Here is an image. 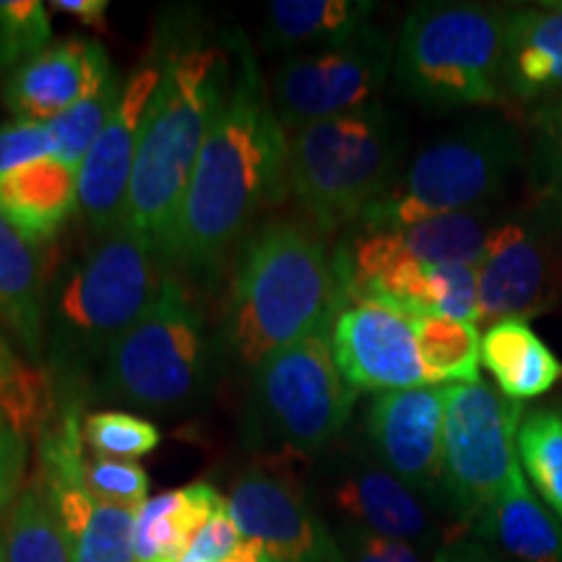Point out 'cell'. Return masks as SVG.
Wrapping results in <instances>:
<instances>
[{
	"instance_id": "1",
	"label": "cell",
	"mask_w": 562,
	"mask_h": 562,
	"mask_svg": "<svg viewBox=\"0 0 562 562\" xmlns=\"http://www.w3.org/2000/svg\"><path fill=\"white\" fill-rule=\"evenodd\" d=\"M290 191V138L266 91L261 66L243 40L240 68L224 102L182 203L172 261L203 271L220 263L258 211Z\"/></svg>"
},
{
	"instance_id": "2",
	"label": "cell",
	"mask_w": 562,
	"mask_h": 562,
	"mask_svg": "<svg viewBox=\"0 0 562 562\" xmlns=\"http://www.w3.org/2000/svg\"><path fill=\"white\" fill-rule=\"evenodd\" d=\"M229 60L216 47L191 45L167 55L138 133L121 227L172 261L182 203L211 125L232 87Z\"/></svg>"
},
{
	"instance_id": "3",
	"label": "cell",
	"mask_w": 562,
	"mask_h": 562,
	"mask_svg": "<svg viewBox=\"0 0 562 562\" xmlns=\"http://www.w3.org/2000/svg\"><path fill=\"white\" fill-rule=\"evenodd\" d=\"M336 313L334 256L302 222H269L245 243L232 279L227 336L243 368L256 372Z\"/></svg>"
},
{
	"instance_id": "4",
	"label": "cell",
	"mask_w": 562,
	"mask_h": 562,
	"mask_svg": "<svg viewBox=\"0 0 562 562\" xmlns=\"http://www.w3.org/2000/svg\"><path fill=\"white\" fill-rule=\"evenodd\" d=\"M165 263L121 227L63 273L50 302L53 362L63 375L81 378L151 311L170 281Z\"/></svg>"
},
{
	"instance_id": "5",
	"label": "cell",
	"mask_w": 562,
	"mask_h": 562,
	"mask_svg": "<svg viewBox=\"0 0 562 562\" xmlns=\"http://www.w3.org/2000/svg\"><path fill=\"white\" fill-rule=\"evenodd\" d=\"M505 21L508 11L495 5H414L393 55L398 89L440 110L505 102Z\"/></svg>"
},
{
	"instance_id": "6",
	"label": "cell",
	"mask_w": 562,
	"mask_h": 562,
	"mask_svg": "<svg viewBox=\"0 0 562 562\" xmlns=\"http://www.w3.org/2000/svg\"><path fill=\"white\" fill-rule=\"evenodd\" d=\"M402 138L381 102L305 125L290 140V191L321 235L360 222L396 180Z\"/></svg>"
},
{
	"instance_id": "7",
	"label": "cell",
	"mask_w": 562,
	"mask_h": 562,
	"mask_svg": "<svg viewBox=\"0 0 562 562\" xmlns=\"http://www.w3.org/2000/svg\"><path fill=\"white\" fill-rule=\"evenodd\" d=\"M524 157V138L510 125H461L414 157L406 172L364 211L360 227L402 229L435 216L484 209V203L505 193Z\"/></svg>"
},
{
	"instance_id": "8",
	"label": "cell",
	"mask_w": 562,
	"mask_h": 562,
	"mask_svg": "<svg viewBox=\"0 0 562 562\" xmlns=\"http://www.w3.org/2000/svg\"><path fill=\"white\" fill-rule=\"evenodd\" d=\"M206 383V321L186 286L170 279L151 311L112 344L102 389L138 409L172 412L199 402Z\"/></svg>"
},
{
	"instance_id": "9",
	"label": "cell",
	"mask_w": 562,
	"mask_h": 562,
	"mask_svg": "<svg viewBox=\"0 0 562 562\" xmlns=\"http://www.w3.org/2000/svg\"><path fill=\"white\" fill-rule=\"evenodd\" d=\"M524 409L484 381L451 385L442 422V495L463 521L476 524L518 472Z\"/></svg>"
},
{
	"instance_id": "10",
	"label": "cell",
	"mask_w": 562,
	"mask_h": 562,
	"mask_svg": "<svg viewBox=\"0 0 562 562\" xmlns=\"http://www.w3.org/2000/svg\"><path fill=\"white\" fill-rule=\"evenodd\" d=\"M263 425L300 453H315L347 427L357 391L341 378L331 355L328 326L279 349L256 370Z\"/></svg>"
},
{
	"instance_id": "11",
	"label": "cell",
	"mask_w": 562,
	"mask_h": 562,
	"mask_svg": "<svg viewBox=\"0 0 562 562\" xmlns=\"http://www.w3.org/2000/svg\"><path fill=\"white\" fill-rule=\"evenodd\" d=\"M495 224L480 263V323L529 321L562 300V199Z\"/></svg>"
},
{
	"instance_id": "12",
	"label": "cell",
	"mask_w": 562,
	"mask_h": 562,
	"mask_svg": "<svg viewBox=\"0 0 562 562\" xmlns=\"http://www.w3.org/2000/svg\"><path fill=\"white\" fill-rule=\"evenodd\" d=\"M396 50L378 30H364L336 47L292 55L273 76L271 102L290 128L351 115L375 104Z\"/></svg>"
},
{
	"instance_id": "13",
	"label": "cell",
	"mask_w": 562,
	"mask_h": 562,
	"mask_svg": "<svg viewBox=\"0 0 562 562\" xmlns=\"http://www.w3.org/2000/svg\"><path fill=\"white\" fill-rule=\"evenodd\" d=\"M227 508L245 539L271 562H347L305 490L290 474L250 469L235 482Z\"/></svg>"
},
{
	"instance_id": "14",
	"label": "cell",
	"mask_w": 562,
	"mask_h": 562,
	"mask_svg": "<svg viewBox=\"0 0 562 562\" xmlns=\"http://www.w3.org/2000/svg\"><path fill=\"white\" fill-rule=\"evenodd\" d=\"M331 355L341 378L357 393H391L427 383L414 321L389 307L357 302L339 307L328 326Z\"/></svg>"
},
{
	"instance_id": "15",
	"label": "cell",
	"mask_w": 562,
	"mask_h": 562,
	"mask_svg": "<svg viewBox=\"0 0 562 562\" xmlns=\"http://www.w3.org/2000/svg\"><path fill=\"white\" fill-rule=\"evenodd\" d=\"M161 81V66H144L125 81L123 97L79 167V214L91 229H121L144 115Z\"/></svg>"
},
{
	"instance_id": "16",
	"label": "cell",
	"mask_w": 562,
	"mask_h": 562,
	"mask_svg": "<svg viewBox=\"0 0 562 562\" xmlns=\"http://www.w3.org/2000/svg\"><path fill=\"white\" fill-rule=\"evenodd\" d=\"M451 385L381 393L370 406L372 451L414 492H442V422Z\"/></svg>"
},
{
	"instance_id": "17",
	"label": "cell",
	"mask_w": 562,
	"mask_h": 562,
	"mask_svg": "<svg viewBox=\"0 0 562 562\" xmlns=\"http://www.w3.org/2000/svg\"><path fill=\"white\" fill-rule=\"evenodd\" d=\"M112 74L115 70L100 42L68 37L9 70L3 102L19 121L50 123L94 94Z\"/></svg>"
},
{
	"instance_id": "18",
	"label": "cell",
	"mask_w": 562,
	"mask_h": 562,
	"mask_svg": "<svg viewBox=\"0 0 562 562\" xmlns=\"http://www.w3.org/2000/svg\"><path fill=\"white\" fill-rule=\"evenodd\" d=\"M503 83L505 100L544 104L562 97V3L508 11Z\"/></svg>"
},
{
	"instance_id": "19",
	"label": "cell",
	"mask_w": 562,
	"mask_h": 562,
	"mask_svg": "<svg viewBox=\"0 0 562 562\" xmlns=\"http://www.w3.org/2000/svg\"><path fill=\"white\" fill-rule=\"evenodd\" d=\"M79 211V170L45 157L0 175V216L32 245L60 235Z\"/></svg>"
},
{
	"instance_id": "20",
	"label": "cell",
	"mask_w": 562,
	"mask_h": 562,
	"mask_svg": "<svg viewBox=\"0 0 562 562\" xmlns=\"http://www.w3.org/2000/svg\"><path fill=\"white\" fill-rule=\"evenodd\" d=\"M334 503L351 529H362L378 537L419 542L432 531L430 516L409 484L389 469L362 467L349 472L336 484Z\"/></svg>"
},
{
	"instance_id": "21",
	"label": "cell",
	"mask_w": 562,
	"mask_h": 562,
	"mask_svg": "<svg viewBox=\"0 0 562 562\" xmlns=\"http://www.w3.org/2000/svg\"><path fill=\"white\" fill-rule=\"evenodd\" d=\"M227 508L209 482L170 490L140 505L133 524V562H180L216 513Z\"/></svg>"
},
{
	"instance_id": "22",
	"label": "cell",
	"mask_w": 562,
	"mask_h": 562,
	"mask_svg": "<svg viewBox=\"0 0 562 562\" xmlns=\"http://www.w3.org/2000/svg\"><path fill=\"white\" fill-rule=\"evenodd\" d=\"M45 484V482H42ZM70 562H133L136 510L97 501L79 484H45Z\"/></svg>"
},
{
	"instance_id": "23",
	"label": "cell",
	"mask_w": 562,
	"mask_h": 562,
	"mask_svg": "<svg viewBox=\"0 0 562 562\" xmlns=\"http://www.w3.org/2000/svg\"><path fill=\"white\" fill-rule=\"evenodd\" d=\"M474 526L513 562H562V518L533 497L524 472Z\"/></svg>"
},
{
	"instance_id": "24",
	"label": "cell",
	"mask_w": 562,
	"mask_h": 562,
	"mask_svg": "<svg viewBox=\"0 0 562 562\" xmlns=\"http://www.w3.org/2000/svg\"><path fill=\"white\" fill-rule=\"evenodd\" d=\"M482 364L501 385L503 396L518 404L542 396L562 375L558 357L521 318L492 323L482 336Z\"/></svg>"
},
{
	"instance_id": "25",
	"label": "cell",
	"mask_w": 562,
	"mask_h": 562,
	"mask_svg": "<svg viewBox=\"0 0 562 562\" xmlns=\"http://www.w3.org/2000/svg\"><path fill=\"white\" fill-rule=\"evenodd\" d=\"M45 281L32 243L0 216V323L37 360L45 334Z\"/></svg>"
},
{
	"instance_id": "26",
	"label": "cell",
	"mask_w": 562,
	"mask_h": 562,
	"mask_svg": "<svg viewBox=\"0 0 562 562\" xmlns=\"http://www.w3.org/2000/svg\"><path fill=\"white\" fill-rule=\"evenodd\" d=\"M375 3L364 0H273L266 5L263 40L271 47H336L368 30Z\"/></svg>"
},
{
	"instance_id": "27",
	"label": "cell",
	"mask_w": 562,
	"mask_h": 562,
	"mask_svg": "<svg viewBox=\"0 0 562 562\" xmlns=\"http://www.w3.org/2000/svg\"><path fill=\"white\" fill-rule=\"evenodd\" d=\"M492 211L472 209L459 211V214L435 216L412 227L391 229L396 245L406 256L419 263H469L480 266L487 250L490 235L495 229L492 224Z\"/></svg>"
},
{
	"instance_id": "28",
	"label": "cell",
	"mask_w": 562,
	"mask_h": 562,
	"mask_svg": "<svg viewBox=\"0 0 562 562\" xmlns=\"http://www.w3.org/2000/svg\"><path fill=\"white\" fill-rule=\"evenodd\" d=\"M414 334L427 383H476L482 360V339L476 323L446 318V315H425L414 318Z\"/></svg>"
},
{
	"instance_id": "29",
	"label": "cell",
	"mask_w": 562,
	"mask_h": 562,
	"mask_svg": "<svg viewBox=\"0 0 562 562\" xmlns=\"http://www.w3.org/2000/svg\"><path fill=\"white\" fill-rule=\"evenodd\" d=\"M3 542L5 562H70L66 539L42 480L21 492Z\"/></svg>"
},
{
	"instance_id": "30",
	"label": "cell",
	"mask_w": 562,
	"mask_h": 562,
	"mask_svg": "<svg viewBox=\"0 0 562 562\" xmlns=\"http://www.w3.org/2000/svg\"><path fill=\"white\" fill-rule=\"evenodd\" d=\"M518 459L524 474L554 516L562 518V412H526L518 427Z\"/></svg>"
},
{
	"instance_id": "31",
	"label": "cell",
	"mask_w": 562,
	"mask_h": 562,
	"mask_svg": "<svg viewBox=\"0 0 562 562\" xmlns=\"http://www.w3.org/2000/svg\"><path fill=\"white\" fill-rule=\"evenodd\" d=\"M123 87L125 81H121V76L112 74L94 94H89L87 100L74 104V108L63 112L60 117L47 123L55 159L74 167V170H79L81 161L87 159L89 149L94 146V140L100 138V133L104 131V125L110 123L112 112H115L117 102H121L123 97Z\"/></svg>"
},
{
	"instance_id": "32",
	"label": "cell",
	"mask_w": 562,
	"mask_h": 562,
	"mask_svg": "<svg viewBox=\"0 0 562 562\" xmlns=\"http://www.w3.org/2000/svg\"><path fill=\"white\" fill-rule=\"evenodd\" d=\"M83 440L97 459L138 461L157 451L161 432L154 422L128 412H94L83 419Z\"/></svg>"
},
{
	"instance_id": "33",
	"label": "cell",
	"mask_w": 562,
	"mask_h": 562,
	"mask_svg": "<svg viewBox=\"0 0 562 562\" xmlns=\"http://www.w3.org/2000/svg\"><path fill=\"white\" fill-rule=\"evenodd\" d=\"M53 24L40 0H0V70L19 68L53 45Z\"/></svg>"
},
{
	"instance_id": "34",
	"label": "cell",
	"mask_w": 562,
	"mask_h": 562,
	"mask_svg": "<svg viewBox=\"0 0 562 562\" xmlns=\"http://www.w3.org/2000/svg\"><path fill=\"white\" fill-rule=\"evenodd\" d=\"M529 161L539 193L562 199V97L539 104L531 115Z\"/></svg>"
},
{
	"instance_id": "35",
	"label": "cell",
	"mask_w": 562,
	"mask_h": 562,
	"mask_svg": "<svg viewBox=\"0 0 562 562\" xmlns=\"http://www.w3.org/2000/svg\"><path fill=\"white\" fill-rule=\"evenodd\" d=\"M87 490L97 501L136 510L149 501V474L136 461L94 459L83 474Z\"/></svg>"
},
{
	"instance_id": "36",
	"label": "cell",
	"mask_w": 562,
	"mask_h": 562,
	"mask_svg": "<svg viewBox=\"0 0 562 562\" xmlns=\"http://www.w3.org/2000/svg\"><path fill=\"white\" fill-rule=\"evenodd\" d=\"M435 292H438V315L476 323L480 321V266L438 263L430 266Z\"/></svg>"
},
{
	"instance_id": "37",
	"label": "cell",
	"mask_w": 562,
	"mask_h": 562,
	"mask_svg": "<svg viewBox=\"0 0 562 562\" xmlns=\"http://www.w3.org/2000/svg\"><path fill=\"white\" fill-rule=\"evenodd\" d=\"M53 157V138L47 123L13 121L0 125V175Z\"/></svg>"
},
{
	"instance_id": "38",
	"label": "cell",
	"mask_w": 562,
	"mask_h": 562,
	"mask_svg": "<svg viewBox=\"0 0 562 562\" xmlns=\"http://www.w3.org/2000/svg\"><path fill=\"white\" fill-rule=\"evenodd\" d=\"M243 542L245 537L237 529L235 518H232L229 508H224L195 537L191 550L182 554L180 562H227L232 554L240 550Z\"/></svg>"
},
{
	"instance_id": "39",
	"label": "cell",
	"mask_w": 562,
	"mask_h": 562,
	"mask_svg": "<svg viewBox=\"0 0 562 562\" xmlns=\"http://www.w3.org/2000/svg\"><path fill=\"white\" fill-rule=\"evenodd\" d=\"M341 550L347 554V562H425L414 544L362 529H349Z\"/></svg>"
},
{
	"instance_id": "40",
	"label": "cell",
	"mask_w": 562,
	"mask_h": 562,
	"mask_svg": "<svg viewBox=\"0 0 562 562\" xmlns=\"http://www.w3.org/2000/svg\"><path fill=\"white\" fill-rule=\"evenodd\" d=\"M26 467V440L9 419L0 414V510L19 492L21 476Z\"/></svg>"
},
{
	"instance_id": "41",
	"label": "cell",
	"mask_w": 562,
	"mask_h": 562,
	"mask_svg": "<svg viewBox=\"0 0 562 562\" xmlns=\"http://www.w3.org/2000/svg\"><path fill=\"white\" fill-rule=\"evenodd\" d=\"M50 9L55 13L74 16L76 21H81L83 26H89V30L104 32V26H108V0H53Z\"/></svg>"
},
{
	"instance_id": "42",
	"label": "cell",
	"mask_w": 562,
	"mask_h": 562,
	"mask_svg": "<svg viewBox=\"0 0 562 562\" xmlns=\"http://www.w3.org/2000/svg\"><path fill=\"white\" fill-rule=\"evenodd\" d=\"M432 562H501L487 547L474 542H451L440 547Z\"/></svg>"
},
{
	"instance_id": "43",
	"label": "cell",
	"mask_w": 562,
	"mask_h": 562,
	"mask_svg": "<svg viewBox=\"0 0 562 562\" xmlns=\"http://www.w3.org/2000/svg\"><path fill=\"white\" fill-rule=\"evenodd\" d=\"M21 368V364L13 360V355L9 351V347H5L3 341H0V389H3V383L9 381V378L13 375Z\"/></svg>"
},
{
	"instance_id": "44",
	"label": "cell",
	"mask_w": 562,
	"mask_h": 562,
	"mask_svg": "<svg viewBox=\"0 0 562 562\" xmlns=\"http://www.w3.org/2000/svg\"><path fill=\"white\" fill-rule=\"evenodd\" d=\"M0 562H5V542H3V533H0Z\"/></svg>"
},
{
	"instance_id": "45",
	"label": "cell",
	"mask_w": 562,
	"mask_h": 562,
	"mask_svg": "<svg viewBox=\"0 0 562 562\" xmlns=\"http://www.w3.org/2000/svg\"><path fill=\"white\" fill-rule=\"evenodd\" d=\"M261 562H271V560H269V558H263V560H261Z\"/></svg>"
},
{
	"instance_id": "46",
	"label": "cell",
	"mask_w": 562,
	"mask_h": 562,
	"mask_svg": "<svg viewBox=\"0 0 562 562\" xmlns=\"http://www.w3.org/2000/svg\"><path fill=\"white\" fill-rule=\"evenodd\" d=\"M560 412H562V406H560Z\"/></svg>"
}]
</instances>
